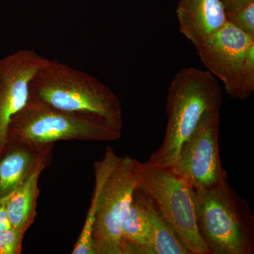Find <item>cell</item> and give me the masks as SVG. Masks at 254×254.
Returning <instances> with one entry per match:
<instances>
[{
  "instance_id": "1",
  "label": "cell",
  "mask_w": 254,
  "mask_h": 254,
  "mask_svg": "<svg viewBox=\"0 0 254 254\" xmlns=\"http://www.w3.org/2000/svg\"><path fill=\"white\" fill-rule=\"evenodd\" d=\"M135 159L108 146L94 163L95 187L86 221L72 254H123L120 220L137 187Z\"/></svg>"
},
{
  "instance_id": "2",
  "label": "cell",
  "mask_w": 254,
  "mask_h": 254,
  "mask_svg": "<svg viewBox=\"0 0 254 254\" xmlns=\"http://www.w3.org/2000/svg\"><path fill=\"white\" fill-rule=\"evenodd\" d=\"M28 101L91 119L118 131L123 129L121 103L109 87L57 60H49L35 75Z\"/></svg>"
},
{
  "instance_id": "3",
  "label": "cell",
  "mask_w": 254,
  "mask_h": 254,
  "mask_svg": "<svg viewBox=\"0 0 254 254\" xmlns=\"http://www.w3.org/2000/svg\"><path fill=\"white\" fill-rule=\"evenodd\" d=\"M223 103L217 78L207 70L182 68L169 86L168 116L163 143L148 160L158 168H171L182 144L194 131L205 114L220 111Z\"/></svg>"
},
{
  "instance_id": "4",
  "label": "cell",
  "mask_w": 254,
  "mask_h": 254,
  "mask_svg": "<svg viewBox=\"0 0 254 254\" xmlns=\"http://www.w3.org/2000/svg\"><path fill=\"white\" fill-rule=\"evenodd\" d=\"M195 190L197 226L210 254H253V214L227 179L208 190Z\"/></svg>"
},
{
  "instance_id": "5",
  "label": "cell",
  "mask_w": 254,
  "mask_h": 254,
  "mask_svg": "<svg viewBox=\"0 0 254 254\" xmlns=\"http://www.w3.org/2000/svg\"><path fill=\"white\" fill-rule=\"evenodd\" d=\"M137 187L159 212L190 254H210L196 221L195 190L170 168H158L135 159Z\"/></svg>"
},
{
  "instance_id": "6",
  "label": "cell",
  "mask_w": 254,
  "mask_h": 254,
  "mask_svg": "<svg viewBox=\"0 0 254 254\" xmlns=\"http://www.w3.org/2000/svg\"><path fill=\"white\" fill-rule=\"evenodd\" d=\"M121 136L122 131L100 122L28 101L11 120L7 141L43 147L58 141H114Z\"/></svg>"
},
{
  "instance_id": "7",
  "label": "cell",
  "mask_w": 254,
  "mask_h": 254,
  "mask_svg": "<svg viewBox=\"0 0 254 254\" xmlns=\"http://www.w3.org/2000/svg\"><path fill=\"white\" fill-rule=\"evenodd\" d=\"M207 71L224 83L232 99L245 100L254 91V38L227 22L195 47Z\"/></svg>"
},
{
  "instance_id": "8",
  "label": "cell",
  "mask_w": 254,
  "mask_h": 254,
  "mask_svg": "<svg viewBox=\"0 0 254 254\" xmlns=\"http://www.w3.org/2000/svg\"><path fill=\"white\" fill-rule=\"evenodd\" d=\"M219 132L220 111L205 114L170 168L195 190H208L227 179L220 160Z\"/></svg>"
},
{
  "instance_id": "9",
  "label": "cell",
  "mask_w": 254,
  "mask_h": 254,
  "mask_svg": "<svg viewBox=\"0 0 254 254\" xmlns=\"http://www.w3.org/2000/svg\"><path fill=\"white\" fill-rule=\"evenodd\" d=\"M48 61L29 49L0 59V153L7 141L11 120L28 103L32 79Z\"/></svg>"
},
{
  "instance_id": "10",
  "label": "cell",
  "mask_w": 254,
  "mask_h": 254,
  "mask_svg": "<svg viewBox=\"0 0 254 254\" xmlns=\"http://www.w3.org/2000/svg\"><path fill=\"white\" fill-rule=\"evenodd\" d=\"M176 15L180 33L195 48L227 23L220 0H180Z\"/></svg>"
},
{
  "instance_id": "11",
  "label": "cell",
  "mask_w": 254,
  "mask_h": 254,
  "mask_svg": "<svg viewBox=\"0 0 254 254\" xmlns=\"http://www.w3.org/2000/svg\"><path fill=\"white\" fill-rule=\"evenodd\" d=\"M54 145L50 147L35 164L22 183L9 196L2 200L11 226L26 233L37 216L39 195L38 180L42 172L49 166Z\"/></svg>"
},
{
  "instance_id": "12",
  "label": "cell",
  "mask_w": 254,
  "mask_h": 254,
  "mask_svg": "<svg viewBox=\"0 0 254 254\" xmlns=\"http://www.w3.org/2000/svg\"><path fill=\"white\" fill-rule=\"evenodd\" d=\"M53 145L35 146L8 140L0 153V200L18 188L43 153Z\"/></svg>"
},
{
  "instance_id": "13",
  "label": "cell",
  "mask_w": 254,
  "mask_h": 254,
  "mask_svg": "<svg viewBox=\"0 0 254 254\" xmlns=\"http://www.w3.org/2000/svg\"><path fill=\"white\" fill-rule=\"evenodd\" d=\"M133 197L141 205L149 223L148 254H190L153 202L138 187Z\"/></svg>"
},
{
  "instance_id": "14",
  "label": "cell",
  "mask_w": 254,
  "mask_h": 254,
  "mask_svg": "<svg viewBox=\"0 0 254 254\" xmlns=\"http://www.w3.org/2000/svg\"><path fill=\"white\" fill-rule=\"evenodd\" d=\"M123 254H148L150 227L144 210L133 197L120 220Z\"/></svg>"
},
{
  "instance_id": "15",
  "label": "cell",
  "mask_w": 254,
  "mask_h": 254,
  "mask_svg": "<svg viewBox=\"0 0 254 254\" xmlns=\"http://www.w3.org/2000/svg\"><path fill=\"white\" fill-rule=\"evenodd\" d=\"M225 18L244 33L254 38V0H243L225 10Z\"/></svg>"
},
{
  "instance_id": "16",
  "label": "cell",
  "mask_w": 254,
  "mask_h": 254,
  "mask_svg": "<svg viewBox=\"0 0 254 254\" xmlns=\"http://www.w3.org/2000/svg\"><path fill=\"white\" fill-rule=\"evenodd\" d=\"M24 232L11 227L0 232V254H20Z\"/></svg>"
},
{
  "instance_id": "17",
  "label": "cell",
  "mask_w": 254,
  "mask_h": 254,
  "mask_svg": "<svg viewBox=\"0 0 254 254\" xmlns=\"http://www.w3.org/2000/svg\"><path fill=\"white\" fill-rule=\"evenodd\" d=\"M11 227L4 203L2 200H0V232Z\"/></svg>"
},
{
  "instance_id": "18",
  "label": "cell",
  "mask_w": 254,
  "mask_h": 254,
  "mask_svg": "<svg viewBox=\"0 0 254 254\" xmlns=\"http://www.w3.org/2000/svg\"><path fill=\"white\" fill-rule=\"evenodd\" d=\"M220 1H221L222 6H223L224 9L225 10L228 9L232 5L237 4V3L243 1V0H220Z\"/></svg>"
}]
</instances>
